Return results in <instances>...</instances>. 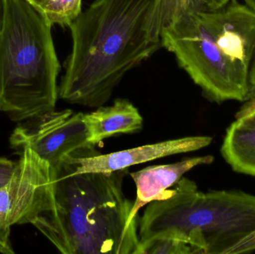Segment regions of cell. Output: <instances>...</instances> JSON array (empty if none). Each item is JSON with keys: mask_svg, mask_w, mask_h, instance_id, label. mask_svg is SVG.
I'll return each instance as SVG.
<instances>
[{"mask_svg": "<svg viewBox=\"0 0 255 254\" xmlns=\"http://www.w3.org/2000/svg\"><path fill=\"white\" fill-rule=\"evenodd\" d=\"M88 131V141L96 146L105 139L121 134L141 131L143 119L138 109L128 100L119 98L108 107L101 106L90 113H84Z\"/></svg>", "mask_w": 255, "mask_h": 254, "instance_id": "obj_10", "label": "cell"}, {"mask_svg": "<svg viewBox=\"0 0 255 254\" xmlns=\"http://www.w3.org/2000/svg\"><path fill=\"white\" fill-rule=\"evenodd\" d=\"M153 0H94L70 24L72 50L58 87L61 99L89 107L108 102L126 75L161 43L147 37Z\"/></svg>", "mask_w": 255, "mask_h": 254, "instance_id": "obj_2", "label": "cell"}, {"mask_svg": "<svg viewBox=\"0 0 255 254\" xmlns=\"http://www.w3.org/2000/svg\"><path fill=\"white\" fill-rule=\"evenodd\" d=\"M16 162L7 158H0V188L6 186L13 177L16 170Z\"/></svg>", "mask_w": 255, "mask_h": 254, "instance_id": "obj_16", "label": "cell"}, {"mask_svg": "<svg viewBox=\"0 0 255 254\" xmlns=\"http://www.w3.org/2000/svg\"><path fill=\"white\" fill-rule=\"evenodd\" d=\"M214 160L211 155L196 157L175 164L151 166L130 173L136 187V201L132 210L133 216H137L139 209L146 204L161 199L166 190L176 184L187 171L198 166L212 164Z\"/></svg>", "mask_w": 255, "mask_h": 254, "instance_id": "obj_9", "label": "cell"}, {"mask_svg": "<svg viewBox=\"0 0 255 254\" xmlns=\"http://www.w3.org/2000/svg\"><path fill=\"white\" fill-rule=\"evenodd\" d=\"M194 248L185 240L174 237H155L139 243V254H193Z\"/></svg>", "mask_w": 255, "mask_h": 254, "instance_id": "obj_14", "label": "cell"}, {"mask_svg": "<svg viewBox=\"0 0 255 254\" xmlns=\"http://www.w3.org/2000/svg\"><path fill=\"white\" fill-rule=\"evenodd\" d=\"M50 177L49 164L31 149H22L13 177L0 188V253L15 254L11 228L31 224L40 210Z\"/></svg>", "mask_w": 255, "mask_h": 254, "instance_id": "obj_6", "label": "cell"}, {"mask_svg": "<svg viewBox=\"0 0 255 254\" xmlns=\"http://www.w3.org/2000/svg\"><path fill=\"white\" fill-rule=\"evenodd\" d=\"M244 4L255 10V0H243Z\"/></svg>", "mask_w": 255, "mask_h": 254, "instance_id": "obj_21", "label": "cell"}, {"mask_svg": "<svg viewBox=\"0 0 255 254\" xmlns=\"http://www.w3.org/2000/svg\"><path fill=\"white\" fill-rule=\"evenodd\" d=\"M4 13H5V0H0V29L4 22Z\"/></svg>", "mask_w": 255, "mask_h": 254, "instance_id": "obj_20", "label": "cell"}, {"mask_svg": "<svg viewBox=\"0 0 255 254\" xmlns=\"http://www.w3.org/2000/svg\"><path fill=\"white\" fill-rule=\"evenodd\" d=\"M191 0H153L145 23L147 37L160 43L162 31L190 8Z\"/></svg>", "mask_w": 255, "mask_h": 254, "instance_id": "obj_12", "label": "cell"}, {"mask_svg": "<svg viewBox=\"0 0 255 254\" xmlns=\"http://www.w3.org/2000/svg\"><path fill=\"white\" fill-rule=\"evenodd\" d=\"M255 98V51L251 67H250V78H249V90L247 101Z\"/></svg>", "mask_w": 255, "mask_h": 254, "instance_id": "obj_19", "label": "cell"}, {"mask_svg": "<svg viewBox=\"0 0 255 254\" xmlns=\"http://www.w3.org/2000/svg\"><path fill=\"white\" fill-rule=\"evenodd\" d=\"M52 26L69 27L82 12V0H25Z\"/></svg>", "mask_w": 255, "mask_h": 254, "instance_id": "obj_13", "label": "cell"}, {"mask_svg": "<svg viewBox=\"0 0 255 254\" xmlns=\"http://www.w3.org/2000/svg\"><path fill=\"white\" fill-rule=\"evenodd\" d=\"M128 173L75 174L63 159L51 167L31 225L61 254H139V219L123 189Z\"/></svg>", "mask_w": 255, "mask_h": 254, "instance_id": "obj_1", "label": "cell"}, {"mask_svg": "<svg viewBox=\"0 0 255 254\" xmlns=\"http://www.w3.org/2000/svg\"><path fill=\"white\" fill-rule=\"evenodd\" d=\"M211 142L212 138L206 136L187 137L107 155H101L96 150L95 146H88L66 156L64 159L75 174L114 172L164 157L199 150L209 146Z\"/></svg>", "mask_w": 255, "mask_h": 254, "instance_id": "obj_8", "label": "cell"}, {"mask_svg": "<svg viewBox=\"0 0 255 254\" xmlns=\"http://www.w3.org/2000/svg\"><path fill=\"white\" fill-rule=\"evenodd\" d=\"M83 115L71 110L43 113L15 128L10 145L21 151L30 149L50 167H55L66 156L92 146Z\"/></svg>", "mask_w": 255, "mask_h": 254, "instance_id": "obj_7", "label": "cell"}, {"mask_svg": "<svg viewBox=\"0 0 255 254\" xmlns=\"http://www.w3.org/2000/svg\"><path fill=\"white\" fill-rule=\"evenodd\" d=\"M221 154L234 171L255 176V121L237 118L226 131Z\"/></svg>", "mask_w": 255, "mask_h": 254, "instance_id": "obj_11", "label": "cell"}, {"mask_svg": "<svg viewBox=\"0 0 255 254\" xmlns=\"http://www.w3.org/2000/svg\"><path fill=\"white\" fill-rule=\"evenodd\" d=\"M254 231L255 195L239 190L201 192L186 177L148 204L138 228L139 243L174 237L202 254H223Z\"/></svg>", "mask_w": 255, "mask_h": 254, "instance_id": "obj_5", "label": "cell"}, {"mask_svg": "<svg viewBox=\"0 0 255 254\" xmlns=\"http://www.w3.org/2000/svg\"><path fill=\"white\" fill-rule=\"evenodd\" d=\"M232 0H191L193 10H214L226 5ZM189 9V10H190Z\"/></svg>", "mask_w": 255, "mask_h": 254, "instance_id": "obj_17", "label": "cell"}, {"mask_svg": "<svg viewBox=\"0 0 255 254\" xmlns=\"http://www.w3.org/2000/svg\"><path fill=\"white\" fill-rule=\"evenodd\" d=\"M52 27L25 0H5L0 29V110L15 122L55 110L61 65Z\"/></svg>", "mask_w": 255, "mask_h": 254, "instance_id": "obj_4", "label": "cell"}, {"mask_svg": "<svg viewBox=\"0 0 255 254\" xmlns=\"http://www.w3.org/2000/svg\"><path fill=\"white\" fill-rule=\"evenodd\" d=\"M255 251V231L225 251L223 254H241Z\"/></svg>", "mask_w": 255, "mask_h": 254, "instance_id": "obj_15", "label": "cell"}, {"mask_svg": "<svg viewBox=\"0 0 255 254\" xmlns=\"http://www.w3.org/2000/svg\"><path fill=\"white\" fill-rule=\"evenodd\" d=\"M161 47L217 103L247 101L255 51V10L238 0L214 10L190 9L160 34Z\"/></svg>", "mask_w": 255, "mask_h": 254, "instance_id": "obj_3", "label": "cell"}, {"mask_svg": "<svg viewBox=\"0 0 255 254\" xmlns=\"http://www.w3.org/2000/svg\"><path fill=\"white\" fill-rule=\"evenodd\" d=\"M237 118H249L255 121V98L248 100V102L237 113Z\"/></svg>", "mask_w": 255, "mask_h": 254, "instance_id": "obj_18", "label": "cell"}]
</instances>
